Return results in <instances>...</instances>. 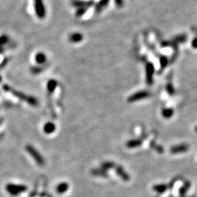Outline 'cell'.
Listing matches in <instances>:
<instances>
[{
  "mask_svg": "<svg viewBox=\"0 0 197 197\" xmlns=\"http://www.w3.org/2000/svg\"><path fill=\"white\" fill-rule=\"evenodd\" d=\"M67 185H66L65 183H63V184H62V185H60L58 187V191H66V189H67Z\"/></svg>",
  "mask_w": 197,
  "mask_h": 197,
  "instance_id": "cell-9",
  "label": "cell"
},
{
  "mask_svg": "<svg viewBox=\"0 0 197 197\" xmlns=\"http://www.w3.org/2000/svg\"><path fill=\"white\" fill-rule=\"evenodd\" d=\"M86 12V8L83 7V8H79L78 10H77L76 12H75V16L77 17H80L83 15L85 12Z\"/></svg>",
  "mask_w": 197,
  "mask_h": 197,
  "instance_id": "cell-6",
  "label": "cell"
},
{
  "mask_svg": "<svg viewBox=\"0 0 197 197\" xmlns=\"http://www.w3.org/2000/svg\"><path fill=\"white\" fill-rule=\"evenodd\" d=\"M8 41H9V37L8 35H2L0 36V45H1L6 44Z\"/></svg>",
  "mask_w": 197,
  "mask_h": 197,
  "instance_id": "cell-7",
  "label": "cell"
},
{
  "mask_svg": "<svg viewBox=\"0 0 197 197\" xmlns=\"http://www.w3.org/2000/svg\"><path fill=\"white\" fill-rule=\"evenodd\" d=\"M46 59H47V57H46L45 54L44 53H42V52H39L35 55L36 62L39 64H44L46 62Z\"/></svg>",
  "mask_w": 197,
  "mask_h": 197,
  "instance_id": "cell-3",
  "label": "cell"
},
{
  "mask_svg": "<svg viewBox=\"0 0 197 197\" xmlns=\"http://www.w3.org/2000/svg\"><path fill=\"white\" fill-rule=\"evenodd\" d=\"M55 130V125L52 123H48L45 125L44 131L45 133L51 134Z\"/></svg>",
  "mask_w": 197,
  "mask_h": 197,
  "instance_id": "cell-5",
  "label": "cell"
},
{
  "mask_svg": "<svg viewBox=\"0 0 197 197\" xmlns=\"http://www.w3.org/2000/svg\"><path fill=\"white\" fill-rule=\"evenodd\" d=\"M193 46L195 48H197V39H194L193 42Z\"/></svg>",
  "mask_w": 197,
  "mask_h": 197,
  "instance_id": "cell-11",
  "label": "cell"
},
{
  "mask_svg": "<svg viewBox=\"0 0 197 197\" xmlns=\"http://www.w3.org/2000/svg\"><path fill=\"white\" fill-rule=\"evenodd\" d=\"M34 8L36 15L39 19H43L45 18L46 10L43 0H34Z\"/></svg>",
  "mask_w": 197,
  "mask_h": 197,
  "instance_id": "cell-1",
  "label": "cell"
},
{
  "mask_svg": "<svg viewBox=\"0 0 197 197\" xmlns=\"http://www.w3.org/2000/svg\"><path fill=\"white\" fill-rule=\"evenodd\" d=\"M108 2H109V0H102L101 3H99L98 6L96 7V10H97L98 12L100 11V10H101L102 9L104 8V7L106 6V5H107V3H108Z\"/></svg>",
  "mask_w": 197,
  "mask_h": 197,
  "instance_id": "cell-8",
  "label": "cell"
},
{
  "mask_svg": "<svg viewBox=\"0 0 197 197\" xmlns=\"http://www.w3.org/2000/svg\"><path fill=\"white\" fill-rule=\"evenodd\" d=\"M27 150L28 151V153H30L32 154V157H33L34 159L37 161V162L38 163V164H43V162H44L43 159H42V156H40V155L38 153V152L36 151V150L34 149L33 148H32L31 146L27 147Z\"/></svg>",
  "mask_w": 197,
  "mask_h": 197,
  "instance_id": "cell-2",
  "label": "cell"
},
{
  "mask_svg": "<svg viewBox=\"0 0 197 197\" xmlns=\"http://www.w3.org/2000/svg\"><path fill=\"white\" fill-rule=\"evenodd\" d=\"M115 2L116 5L118 7H121L123 5V0H115Z\"/></svg>",
  "mask_w": 197,
  "mask_h": 197,
  "instance_id": "cell-10",
  "label": "cell"
},
{
  "mask_svg": "<svg viewBox=\"0 0 197 197\" xmlns=\"http://www.w3.org/2000/svg\"><path fill=\"white\" fill-rule=\"evenodd\" d=\"M69 39L72 42H79L83 39V35L80 33H73L69 35Z\"/></svg>",
  "mask_w": 197,
  "mask_h": 197,
  "instance_id": "cell-4",
  "label": "cell"
},
{
  "mask_svg": "<svg viewBox=\"0 0 197 197\" xmlns=\"http://www.w3.org/2000/svg\"><path fill=\"white\" fill-rule=\"evenodd\" d=\"M2 45H0V52L2 51Z\"/></svg>",
  "mask_w": 197,
  "mask_h": 197,
  "instance_id": "cell-12",
  "label": "cell"
},
{
  "mask_svg": "<svg viewBox=\"0 0 197 197\" xmlns=\"http://www.w3.org/2000/svg\"><path fill=\"white\" fill-rule=\"evenodd\" d=\"M0 79H1V78H0Z\"/></svg>",
  "mask_w": 197,
  "mask_h": 197,
  "instance_id": "cell-13",
  "label": "cell"
}]
</instances>
